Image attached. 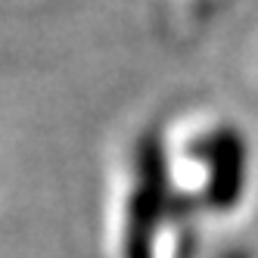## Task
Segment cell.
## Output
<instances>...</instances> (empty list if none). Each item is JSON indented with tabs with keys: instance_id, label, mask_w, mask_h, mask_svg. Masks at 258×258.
Masks as SVG:
<instances>
[{
	"instance_id": "obj_1",
	"label": "cell",
	"mask_w": 258,
	"mask_h": 258,
	"mask_svg": "<svg viewBox=\"0 0 258 258\" xmlns=\"http://www.w3.org/2000/svg\"><path fill=\"white\" fill-rule=\"evenodd\" d=\"M177 153V168L190 183L196 206L212 212H230L249 180V150L233 124H196Z\"/></svg>"
}]
</instances>
